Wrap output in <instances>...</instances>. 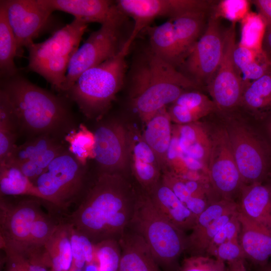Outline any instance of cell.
<instances>
[{
    "mask_svg": "<svg viewBox=\"0 0 271 271\" xmlns=\"http://www.w3.org/2000/svg\"><path fill=\"white\" fill-rule=\"evenodd\" d=\"M115 4L125 16L134 21L132 31L127 41L132 44L139 33L155 19H170L193 12H205L209 3L204 0H119Z\"/></svg>",
    "mask_w": 271,
    "mask_h": 271,
    "instance_id": "cell-13",
    "label": "cell"
},
{
    "mask_svg": "<svg viewBox=\"0 0 271 271\" xmlns=\"http://www.w3.org/2000/svg\"><path fill=\"white\" fill-rule=\"evenodd\" d=\"M86 175V166L67 149L52 161L34 184L44 200L65 208L82 192Z\"/></svg>",
    "mask_w": 271,
    "mask_h": 271,
    "instance_id": "cell-8",
    "label": "cell"
},
{
    "mask_svg": "<svg viewBox=\"0 0 271 271\" xmlns=\"http://www.w3.org/2000/svg\"><path fill=\"white\" fill-rule=\"evenodd\" d=\"M236 23L225 31L223 51L219 66L207 85L218 110H227L239 106L245 87L239 70L233 60L236 43Z\"/></svg>",
    "mask_w": 271,
    "mask_h": 271,
    "instance_id": "cell-10",
    "label": "cell"
},
{
    "mask_svg": "<svg viewBox=\"0 0 271 271\" xmlns=\"http://www.w3.org/2000/svg\"><path fill=\"white\" fill-rule=\"evenodd\" d=\"M213 190L221 199L231 200L244 185L233 155L227 130L217 131L211 140L207 164Z\"/></svg>",
    "mask_w": 271,
    "mask_h": 271,
    "instance_id": "cell-11",
    "label": "cell"
},
{
    "mask_svg": "<svg viewBox=\"0 0 271 271\" xmlns=\"http://www.w3.org/2000/svg\"><path fill=\"white\" fill-rule=\"evenodd\" d=\"M118 242L121 256L118 271H162L144 238L127 228Z\"/></svg>",
    "mask_w": 271,
    "mask_h": 271,
    "instance_id": "cell-19",
    "label": "cell"
},
{
    "mask_svg": "<svg viewBox=\"0 0 271 271\" xmlns=\"http://www.w3.org/2000/svg\"><path fill=\"white\" fill-rule=\"evenodd\" d=\"M240 229L239 242L246 259L256 267L271 258V232L258 225L239 211Z\"/></svg>",
    "mask_w": 271,
    "mask_h": 271,
    "instance_id": "cell-18",
    "label": "cell"
},
{
    "mask_svg": "<svg viewBox=\"0 0 271 271\" xmlns=\"http://www.w3.org/2000/svg\"><path fill=\"white\" fill-rule=\"evenodd\" d=\"M227 131L244 185L261 183L269 169L268 158L263 146L242 126L235 125Z\"/></svg>",
    "mask_w": 271,
    "mask_h": 271,
    "instance_id": "cell-16",
    "label": "cell"
},
{
    "mask_svg": "<svg viewBox=\"0 0 271 271\" xmlns=\"http://www.w3.org/2000/svg\"><path fill=\"white\" fill-rule=\"evenodd\" d=\"M58 225L42 213L32 225L27 241L25 256L41 251L42 248L52 235Z\"/></svg>",
    "mask_w": 271,
    "mask_h": 271,
    "instance_id": "cell-37",
    "label": "cell"
},
{
    "mask_svg": "<svg viewBox=\"0 0 271 271\" xmlns=\"http://www.w3.org/2000/svg\"><path fill=\"white\" fill-rule=\"evenodd\" d=\"M171 121L166 107H164L145 123L142 133L155 154L162 173L168 170L167 154L172 138Z\"/></svg>",
    "mask_w": 271,
    "mask_h": 271,
    "instance_id": "cell-23",
    "label": "cell"
},
{
    "mask_svg": "<svg viewBox=\"0 0 271 271\" xmlns=\"http://www.w3.org/2000/svg\"><path fill=\"white\" fill-rule=\"evenodd\" d=\"M211 13L194 12L170 19L172 20L175 34L183 62L204 33L207 16Z\"/></svg>",
    "mask_w": 271,
    "mask_h": 271,
    "instance_id": "cell-26",
    "label": "cell"
},
{
    "mask_svg": "<svg viewBox=\"0 0 271 271\" xmlns=\"http://www.w3.org/2000/svg\"><path fill=\"white\" fill-rule=\"evenodd\" d=\"M219 20L210 15L204 33L181 65L184 74L201 87L207 86L222 59L225 31Z\"/></svg>",
    "mask_w": 271,
    "mask_h": 271,
    "instance_id": "cell-9",
    "label": "cell"
},
{
    "mask_svg": "<svg viewBox=\"0 0 271 271\" xmlns=\"http://www.w3.org/2000/svg\"><path fill=\"white\" fill-rule=\"evenodd\" d=\"M131 105L146 123L186 89L201 87L156 55L149 48L136 61L130 75Z\"/></svg>",
    "mask_w": 271,
    "mask_h": 271,
    "instance_id": "cell-3",
    "label": "cell"
},
{
    "mask_svg": "<svg viewBox=\"0 0 271 271\" xmlns=\"http://www.w3.org/2000/svg\"><path fill=\"white\" fill-rule=\"evenodd\" d=\"M195 122L172 126V135L184 155L207 165L211 140L204 129Z\"/></svg>",
    "mask_w": 271,
    "mask_h": 271,
    "instance_id": "cell-25",
    "label": "cell"
},
{
    "mask_svg": "<svg viewBox=\"0 0 271 271\" xmlns=\"http://www.w3.org/2000/svg\"><path fill=\"white\" fill-rule=\"evenodd\" d=\"M268 129H269V132L271 134V121H270V123L268 125Z\"/></svg>",
    "mask_w": 271,
    "mask_h": 271,
    "instance_id": "cell-51",
    "label": "cell"
},
{
    "mask_svg": "<svg viewBox=\"0 0 271 271\" xmlns=\"http://www.w3.org/2000/svg\"><path fill=\"white\" fill-rule=\"evenodd\" d=\"M88 23L75 19L40 43L30 45L28 69L62 92L70 62L77 49Z\"/></svg>",
    "mask_w": 271,
    "mask_h": 271,
    "instance_id": "cell-6",
    "label": "cell"
},
{
    "mask_svg": "<svg viewBox=\"0 0 271 271\" xmlns=\"http://www.w3.org/2000/svg\"><path fill=\"white\" fill-rule=\"evenodd\" d=\"M255 271H271V258L264 264L256 267Z\"/></svg>",
    "mask_w": 271,
    "mask_h": 271,
    "instance_id": "cell-50",
    "label": "cell"
},
{
    "mask_svg": "<svg viewBox=\"0 0 271 271\" xmlns=\"http://www.w3.org/2000/svg\"><path fill=\"white\" fill-rule=\"evenodd\" d=\"M261 53H257L236 44L233 51V60L240 73L242 69L255 60L257 56Z\"/></svg>",
    "mask_w": 271,
    "mask_h": 271,
    "instance_id": "cell-44",
    "label": "cell"
},
{
    "mask_svg": "<svg viewBox=\"0 0 271 271\" xmlns=\"http://www.w3.org/2000/svg\"><path fill=\"white\" fill-rule=\"evenodd\" d=\"M131 45L126 40L116 55L83 72L66 92L86 116L99 117L110 107L122 86Z\"/></svg>",
    "mask_w": 271,
    "mask_h": 271,
    "instance_id": "cell-4",
    "label": "cell"
},
{
    "mask_svg": "<svg viewBox=\"0 0 271 271\" xmlns=\"http://www.w3.org/2000/svg\"><path fill=\"white\" fill-rule=\"evenodd\" d=\"M267 185L269 186V188L270 189V191H271V185Z\"/></svg>",
    "mask_w": 271,
    "mask_h": 271,
    "instance_id": "cell-52",
    "label": "cell"
},
{
    "mask_svg": "<svg viewBox=\"0 0 271 271\" xmlns=\"http://www.w3.org/2000/svg\"><path fill=\"white\" fill-rule=\"evenodd\" d=\"M18 56L16 39L10 26L6 10L0 4V72L6 79L18 74L15 58Z\"/></svg>",
    "mask_w": 271,
    "mask_h": 271,
    "instance_id": "cell-29",
    "label": "cell"
},
{
    "mask_svg": "<svg viewBox=\"0 0 271 271\" xmlns=\"http://www.w3.org/2000/svg\"><path fill=\"white\" fill-rule=\"evenodd\" d=\"M238 215V211L216 233L209 242L205 255L213 257L220 245L227 241L239 239L240 226Z\"/></svg>",
    "mask_w": 271,
    "mask_h": 271,
    "instance_id": "cell-41",
    "label": "cell"
},
{
    "mask_svg": "<svg viewBox=\"0 0 271 271\" xmlns=\"http://www.w3.org/2000/svg\"><path fill=\"white\" fill-rule=\"evenodd\" d=\"M1 195H27L44 200L37 187L18 168L0 165Z\"/></svg>",
    "mask_w": 271,
    "mask_h": 271,
    "instance_id": "cell-30",
    "label": "cell"
},
{
    "mask_svg": "<svg viewBox=\"0 0 271 271\" xmlns=\"http://www.w3.org/2000/svg\"><path fill=\"white\" fill-rule=\"evenodd\" d=\"M53 13L64 12L87 23L106 22L117 10L115 3L107 0H39Z\"/></svg>",
    "mask_w": 271,
    "mask_h": 271,
    "instance_id": "cell-20",
    "label": "cell"
},
{
    "mask_svg": "<svg viewBox=\"0 0 271 271\" xmlns=\"http://www.w3.org/2000/svg\"><path fill=\"white\" fill-rule=\"evenodd\" d=\"M245 259H239L227 263V271H247Z\"/></svg>",
    "mask_w": 271,
    "mask_h": 271,
    "instance_id": "cell-49",
    "label": "cell"
},
{
    "mask_svg": "<svg viewBox=\"0 0 271 271\" xmlns=\"http://www.w3.org/2000/svg\"><path fill=\"white\" fill-rule=\"evenodd\" d=\"M17 121L20 135L27 139L48 134L62 141L76 129L74 116L61 97L19 74L2 83Z\"/></svg>",
    "mask_w": 271,
    "mask_h": 271,
    "instance_id": "cell-2",
    "label": "cell"
},
{
    "mask_svg": "<svg viewBox=\"0 0 271 271\" xmlns=\"http://www.w3.org/2000/svg\"><path fill=\"white\" fill-rule=\"evenodd\" d=\"M147 193L156 209L169 221L185 232L191 230L197 217L162 180Z\"/></svg>",
    "mask_w": 271,
    "mask_h": 271,
    "instance_id": "cell-21",
    "label": "cell"
},
{
    "mask_svg": "<svg viewBox=\"0 0 271 271\" xmlns=\"http://www.w3.org/2000/svg\"><path fill=\"white\" fill-rule=\"evenodd\" d=\"M161 180L197 217L210 205L206 202L193 198L183 179L173 172L166 170L163 172Z\"/></svg>",
    "mask_w": 271,
    "mask_h": 271,
    "instance_id": "cell-35",
    "label": "cell"
},
{
    "mask_svg": "<svg viewBox=\"0 0 271 271\" xmlns=\"http://www.w3.org/2000/svg\"><path fill=\"white\" fill-rule=\"evenodd\" d=\"M43 248L44 259L51 271H69L73 256L69 224L58 225Z\"/></svg>",
    "mask_w": 271,
    "mask_h": 271,
    "instance_id": "cell-27",
    "label": "cell"
},
{
    "mask_svg": "<svg viewBox=\"0 0 271 271\" xmlns=\"http://www.w3.org/2000/svg\"><path fill=\"white\" fill-rule=\"evenodd\" d=\"M64 140L69 145V151L83 165L86 166L88 160L94 158V135L84 125L71 131Z\"/></svg>",
    "mask_w": 271,
    "mask_h": 271,
    "instance_id": "cell-34",
    "label": "cell"
},
{
    "mask_svg": "<svg viewBox=\"0 0 271 271\" xmlns=\"http://www.w3.org/2000/svg\"><path fill=\"white\" fill-rule=\"evenodd\" d=\"M262 50L267 59L271 61V27L266 28L263 40Z\"/></svg>",
    "mask_w": 271,
    "mask_h": 271,
    "instance_id": "cell-48",
    "label": "cell"
},
{
    "mask_svg": "<svg viewBox=\"0 0 271 271\" xmlns=\"http://www.w3.org/2000/svg\"><path fill=\"white\" fill-rule=\"evenodd\" d=\"M241 22V36L239 45L257 53L262 52V46L266 24L258 14L249 12Z\"/></svg>",
    "mask_w": 271,
    "mask_h": 271,
    "instance_id": "cell-33",
    "label": "cell"
},
{
    "mask_svg": "<svg viewBox=\"0 0 271 271\" xmlns=\"http://www.w3.org/2000/svg\"><path fill=\"white\" fill-rule=\"evenodd\" d=\"M94 244L98 271H118L121 256L118 240L109 239Z\"/></svg>",
    "mask_w": 271,
    "mask_h": 271,
    "instance_id": "cell-38",
    "label": "cell"
},
{
    "mask_svg": "<svg viewBox=\"0 0 271 271\" xmlns=\"http://www.w3.org/2000/svg\"><path fill=\"white\" fill-rule=\"evenodd\" d=\"M0 206L1 248L6 254L25 256L32 225L42 213L39 202L30 199L13 205L6 203L1 197Z\"/></svg>",
    "mask_w": 271,
    "mask_h": 271,
    "instance_id": "cell-12",
    "label": "cell"
},
{
    "mask_svg": "<svg viewBox=\"0 0 271 271\" xmlns=\"http://www.w3.org/2000/svg\"><path fill=\"white\" fill-rule=\"evenodd\" d=\"M20 135L16 118L7 95L0 90V164L14 149Z\"/></svg>",
    "mask_w": 271,
    "mask_h": 271,
    "instance_id": "cell-31",
    "label": "cell"
},
{
    "mask_svg": "<svg viewBox=\"0 0 271 271\" xmlns=\"http://www.w3.org/2000/svg\"><path fill=\"white\" fill-rule=\"evenodd\" d=\"M94 158L100 172L122 174L129 162L127 127L115 120L99 124L93 132Z\"/></svg>",
    "mask_w": 271,
    "mask_h": 271,
    "instance_id": "cell-15",
    "label": "cell"
},
{
    "mask_svg": "<svg viewBox=\"0 0 271 271\" xmlns=\"http://www.w3.org/2000/svg\"><path fill=\"white\" fill-rule=\"evenodd\" d=\"M63 141L48 134L28 139L23 144L16 146L0 165L18 168L35 183L52 161L68 149Z\"/></svg>",
    "mask_w": 271,
    "mask_h": 271,
    "instance_id": "cell-14",
    "label": "cell"
},
{
    "mask_svg": "<svg viewBox=\"0 0 271 271\" xmlns=\"http://www.w3.org/2000/svg\"><path fill=\"white\" fill-rule=\"evenodd\" d=\"M142 236L160 266L170 269L187 247L186 232L164 217L145 191L138 193L134 212L128 227Z\"/></svg>",
    "mask_w": 271,
    "mask_h": 271,
    "instance_id": "cell-5",
    "label": "cell"
},
{
    "mask_svg": "<svg viewBox=\"0 0 271 271\" xmlns=\"http://www.w3.org/2000/svg\"><path fill=\"white\" fill-rule=\"evenodd\" d=\"M213 257L226 263L239 259H246L239 239L227 241L220 245Z\"/></svg>",
    "mask_w": 271,
    "mask_h": 271,
    "instance_id": "cell-43",
    "label": "cell"
},
{
    "mask_svg": "<svg viewBox=\"0 0 271 271\" xmlns=\"http://www.w3.org/2000/svg\"><path fill=\"white\" fill-rule=\"evenodd\" d=\"M150 49L158 57L176 68L183 59L180 53L171 19L158 26L148 29Z\"/></svg>",
    "mask_w": 271,
    "mask_h": 271,
    "instance_id": "cell-28",
    "label": "cell"
},
{
    "mask_svg": "<svg viewBox=\"0 0 271 271\" xmlns=\"http://www.w3.org/2000/svg\"><path fill=\"white\" fill-rule=\"evenodd\" d=\"M256 8L258 13L263 18L266 28L271 27V0L250 1Z\"/></svg>",
    "mask_w": 271,
    "mask_h": 271,
    "instance_id": "cell-46",
    "label": "cell"
},
{
    "mask_svg": "<svg viewBox=\"0 0 271 271\" xmlns=\"http://www.w3.org/2000/svg\"><path fill=\"white\" fill-rule=\"evenodd\" d=\"M137 195L122 174L99 172L69 224L94 244L118 240L132 217Z\"/></svg>",
    "mask_w": 271,
    "mask_h": 271,
    "instance_id": "cell-1",
    "label": "cell"
},
{
    "mask_svg": "<svg viewBox=\"0 0 271 271\" xmlns=\"http://www.w3.org/2000/svg\"><path fill=\"white\" fill-rule=\"evenodd\" d=\"M239 211L271 232V191L261 183L244 185L241 190Z\"/></svg>",
    "mask_w": 271,
    "mask_h": 271,
    "instance_id": "cell-22",
    "label": "cell"
},
{
    "mask_svg": "<svg viewBox=\"0 0 271 271\" xmlns=\"http://www.w3.org/2000/svg\"><path fill=\"white\" fill-rule=\"evenodd\" d=\"M250 1L223 0L217 1L211 14L231 22L241 21L250 12Z\"/></svg>",
    "mask_w": 271,
    "mask_h": 271,
    "instance_id": "cell-39",
    "label": "cell"
},
{
    "mask_svg": "<svg viewBox=\"0 0 271 271\" xmlns=\"http://www.w3.org/2000/svg\"><path fill=\"white\" fill-rule=\"evenodd\" d=\"M69 225L73 256L72 267L83 269L87 264L95 263V244L72 225Z\"/></svg>",
    "mask_w": 271,
    "mask_h": 271,
    "instance_id": "cell-36",
    "label": "cell"
},
{
    "mask_svg": "<svg viewBox=\"0 0 271 271\" xmlns=\"http://www.w3.org/2000/svg\"><path fill=\"white\" fill-rule=\"evenodd\" d=\"M239 105L256 112L271 109V68L245 85Z\"/></svg>",
    "mask_w": 271,
    "mask_h": 271,
    "instance_id": "cell-32",
    "label": "cell"
},
{
    "mask_svg": "<svg viewBox=\"0 0 271 271\" xmlns=\"http://www.w3.org/2000/svg\"><path fill=\"white\" fill-rule=\"evenodd\" d=\"M179 271H227V265L212 256L194 255L183 260Z\"/></svg>",
    "mask_w": 271,
    "mask_h": 271,
    "instance_id": "cell-40",
    "label": "cell"
},
{
    "mask_svg": "<svg viewBox=\"0 0 271 271\" xmlns=\"http://www.w3.org/2000/svg\"><path fill=\"white\" fill-rule=\"evenodd\" d=\"M27 258L29 261V271H48V265L43 258L42 253L32 254Z\"/></svg>",
    "mask_w": 271,
    "mask_h": 271,
    "instance_id": "cell-47",
    "label": "cell"
},
{
    "mask_svg": "<svg viewBox=\"0 0 271 271\" xmlns=\"http://www.w3.org/2000/svg\"><path fill=\"white\" fill-rule=\"evenodd\" d=\"M217 110L213 100L198 91H186L168 109L171 121L177 124L193 123Z\"/></svg>",
    "mask_w": 271,
    "mask_h": 271,
    "instance_id": "cell-24",
    "label": "cell"
},
{
    "mask_svg": "<svg viewBox=\"0 0 271 271\" xmlns=\"http://www.w3.org/2000/svg\"><path fill=\"white\" fill-rule=\"evenodd\" d=\"M0 4L6 10L19 56L45 28L52 13L39 0H1Z\"/></svg>",
    "mask_w": 271,
    "mask_h": 271,
    "instance_id": "cell-17",
    "label": "cell"
},
{
    "mask_svg": "<svg viewBox=\"0 0 271 271\" xmlns=\"http://www.w3.org/2000/svg\"><path fill=\"white\" fill-rule=\"evenodd\" d=\"M8 261V271H29L28 258L19 253L6 254Z\"/></svg>",
    "mask_w": 271,
    "mask_h": 271,
    "instance_id": "cell-45",
    "label": "cell"
},
{
    "mask_svg": "<svg viewBox=\"0 0 271 271\" xmlns=\"http://www.w3.org/2000/svg\"><path fill=\"white\" fill-rule=\"evenodd\" d=\"M125 16L117 8L77 49L70 62L62 92L66 93L83 72L119 52L123 45L120 43V30Z\"/></svg>",
    "mask_w": 271,
    "mask_h": 271,
    "instance_id": "cell-7",
    "label": "cell"
},
{
    "mask_svg": "<svg viewBox=\"0 0 271 271\" xmlns=\"http://www.w3.org/2000/svg\"><path fill=\"white\" fill-rule=\"evenodd\" d=\"M271 68L270 61L262 52L255 60L245 66L240 71L241 77L246 84L260 78ZM251 81V82H252Z\"/></svg>",
    "mask_w": 271,
    "mask_h": 271,
    "instance_id": "cell-42",
    "label": "cell"
}]
</instances>
